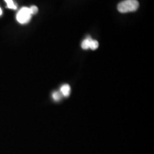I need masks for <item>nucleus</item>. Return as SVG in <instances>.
<instances>
[{
  "instance_id": "obj_3",
  "label": "nucleus",
  "mask_w": 154,
  "mask_h": 154,
  "mask_svg": "<svg viewBox=\"0 0 154 154\" xmlns=\"http://www.w3.org/2000/svg\"><path fill=\"white\" fill-rule=\"evenodd\" d=\"M61 94H63V96H66V97L69 96L71 92L70 86L68 85V84H64V85H63L61 87Z\"/></svg>"
},
{
  "instance_id": "obj_6",
  "label": "nucleus",
  "mask_w": 154,
  "mask_h": 154,
  "mask_svg": "<svg viewBox=\"0 0 154 154\" xmlns=\"http://www.w3.org/2000/svg\"><path fill=\"white\" fill-rule=\"evenodd\" d=\"M52 97H53V99H54V101H59V100H61V96L60 93H59V92H57V91L54 92L52 94Z\"/></svg>"
},
{
  "instance_id": "obj_1",
  "label": "nucleus",
  "mask_w": 154,
  "mask_h": 154,
  "mask_svg": "<svg viewBox=\"0 0 154 154\" xmlns=\"http://www.w3.org/2000/svg\"><path fill=\"white\" fill-rule=\"evenodd\" d=\"M139 7L137 0H125L118 5V10L121 13L131 12L136 11Z\"/></svg>"
},
{
  "instance_id": "obj_8",
  "label": "nucleus",
  "mask_w": 154,
  "mask_h": 154,
  "mask_svg": "<svg viewBox=\"0 0 154 154\" xmlns=\"http://www.w3.org/2000/svg\"><path fill=\"white\" fill-rule=\"evenodd\" d=\"M2 14V10L1 8H0V16H1Z\"/></svg>"
},
{
  "instance_id": "obj_5",
  "label": "nucleus",
  "mask_w": 154,
  "mask_h": 154,
  "mask_svg": "<svg viewBox=\"0 0 154 154\" xmlns=\"http://www.w3.org/2000/svg\"><path fill=\"white\" fill-rule=\"evenodd\" d=\"M7 3V7L11 9H17V5H15L13 0H5Z\"/></svg>"
},
{
  "instance_id": "obj_2",
  "label": "nucleus",
  "mask_w": 154,
  "mask_h": 154,
  "mask_svg": "<svg viewBox=\"0 0 154 154\" xmlns=\"http://www.w3.org/2000/svg\"><path fill=\"white\" fill-rule=\"evenodd\" d=\"M32 13L29 7H22L17 14V22L22 24H27L32 18Z\"/></svg>"
},
{
  "instance_id": "obj_4",
  "label": "nucleus",
  "mask_w": 154,
  "mask_h": 154,
  "mask_svg": "<svg viewBox=\"0 0 154 154\" xmlns=\"http://www.w3.org/2000/svg\"><path fill=\"white\" fill-rule=\"evenodd\" d=\"M88 47L89 49L95 50L99 47V42L96 40H93L91 37H88Z\"/></svg>"
},
{
  "instance_id": "obj_7",
  "label": "nucleus",
  "mask_w": 154,
  "mask_h": 154,
  "mask_svg": "<svg viewBox=\"0 0 154 154\" xmlns=\"http://www.w3.org/2000/svg\"><path fill=\"white\" fill-rule=\"evenodd\" d=\"M30 11H31V13H32V14H35L36 13L38 12V7H36V6H32V7H30Z\"/></svg>"
}]
</instances>
